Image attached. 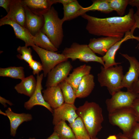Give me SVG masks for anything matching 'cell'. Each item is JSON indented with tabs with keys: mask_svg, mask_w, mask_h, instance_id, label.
Segmentation results:
<instances>
[{
	"mask_svg": "<svg viewBox=\"0 0 139 139\" xmlns=\"http://www.w3.org/2000/svg\"><path fill=\"white\" fill-rule=\"evenodd\" d=\"M134 9L131 8L127 14L123 16L99 18L86 13L81 16L87 21L85 28L90 34L122 39L134 26Z\"/></svg>",
	"mask_w": 139,
	"mask_h": 139,
	"instance_id": "6da1fadb",
	"label": "cell"
},
{
	"mask_svg": "<svg viewBox=\"0 0 139 139\" xmlns=\"http://www.w3.org/2000/svg\"><path fill=\"white\" fill-rule=\"evenodd\" d=\"M76 112L82 120L91 139L97 137L102 128L104 119L99 105L95 102L86 101L77 108Z\"/></svg>",
	"mask_w": 139,
	"mask_h": 139,
	"instance_id": "7a4b0ae2",
	"label": "cell"
},
{
	"mask_svg": "<svg viewBox=\"0 0 139 139\" xmlns=\"http://www.w3.org/2000/svg\"><path fill=\"white\" fill-rule=\"evenodd\" d=\"M45 24L42 30L49 38L55 46L58 49L62 42L64 36L62 19L53 6L43 15Z\"/></svg>",
	"mask_w": 139,
	"mask_h": 139,
	"instance_id": "3957f363",
	"label": "cell"
},
{
	"mask_svg": "<svg viewBox=\"0 0 139 139\" xmlns=\"http://www.w3.org/2000/svg\"><path fill=\"white\" fill-rule=\"evenodd\" d=\"M97 75L100 86H106L112 95L122 88V82L124 75L122 66L117 65L107 68L101 66Z\"/></svg>",
	"mask_w": 139,
	"mask_h": 139,
	"instance_id": "277c9868",
	"label": "cell"
},
{
	"mask_svg": "<svg viewBox=\"0 0 139 139\" xmlns=\"http://www.w3.org/2000/svg\"><path fill=\"white\" fill-rule=\"evenodd\" d=\"M108 119L110 124L118 127L123 134L127 137L137 122L131 107L120 109L109 113Z\"/></svg>",
	"mask_w": 139,
	"mask_h": 139,
	"instance_id": "5b68a950",
	"label": "cell"
},
{
	"mask_svg": "<svg viewBox=\"0 0 139 139\" xmlns=\"http://www.w3.org/2000/svg\"><path fill=\"white\" fill-rule=\"evenodd\" d=\"M68 59L72 61L77 59L85 62H93L105 65L102 57L96 55L86 44H81L76 42L72 43L69 47H66L62 53Z\"/></svg>",
	"mask_w": 139,
	"mask_h": 139,
	"instance_id": "8992f818",
	"label": "cell"
},
{
	"mask_svg": "<svg viewBox=\"0 0 139 139\" xmlns=\"http://www.w3.org/2000/svg\"><path fill=\"white\" fill-rule=\"evenodd\" d=\"M138 94L133 91H118L106 101L109 113L120 109L131 107Z\"/></svg>",
	"mask_w": 139,
	"mask_h": 139,
	"instance_id": "52a82bcc",
	"label": "cell"
},
{
	"mask_svg": "<svg viewBox=\"0 0 139 139\" xmlns=\"http://www.w3.org/2000/svg\"><path fill=\"white\" fill-rule=\"evenodd\" d=\"M32 47L40 58L45 77L47 76L49 73L57 65L68 60V59L62 54L47 50L36 45Z\"/></svg>",
	"mask_w": 139,
	"mask_h": 139,
	"instance_id": "ba28073f",
	"label": "cell"
},
{
	"mask_svg": "<svg viewBox=\"0 0 139 139\" xmlns=\"http://www.w3.org/2000/svg\"><path fill=\"white\" fill-rule=\"evenodd\" d=\"M72 68L71 62L68 60L58 64L48 74L45 86L47 88L58 85L65 80Z\"/></svg>",
	"mask_w": 139,
	"mask_h": 139,
	"instance_id": "9c48e42d",
	"label": "cell"
},
{
	"mask_svg": "<svg viewBox=\"0 0 139 139\" xmlns=\"http://www.w3.org/2000/svg\"><path fill=\"white\" fill-rule=\"evenodd\" d=\"M120 54L128 60L130 64L128 71L124 75L122 87V88H126L127 91H132L133 86L139 79V62L134 56H129L126 54Z\"/></svg>",
	"mask_w": 139,
	"mask_h": 139,
	"instance_id": "30bf717a",
	"label": "cell"
},
{
	"mask_svg": "<svg viewBox=\"0 0 139 139\" xmlns=\"http://www.w3.org/2000/svg\"><path fill=\"white\" fill-rule=\"evenodd\" d=\"M77 108L74 104L64 103L53 109V124L54 125L61 121H67L71 124L78 117L76 112Z\"/></svg>",
	"mask_w": 139,
	"mask_h": 139,
	"instance_id": "8fae6325",
	"label": "cell"
},
{
	"mask_svg": "<svg viewBox=\"0 0 139 139\" xmlns=\"http://www.w3.org/2000/svg\"><path fill=\"white\" fill-rule=\"evenodd\" d=\"M43 77V73L37 75V85L36 90L29 99L24 103V107L26 109L30 110L35 106H41L45 107L53 114V109L45 101L42 93L43 89L42 82Z\"/></svg>",
	"mask_w": 139,
	"mask_h": 139,
	"instance_id": "7c38bea8",
	"label": "cell"
},
{
	"mask_svg": "<svg viewBox=\"0 0 139 139\" xmlns=\"http://www.w3.org/2000/svg\"><path fill=\"white\" fill-rule=\"evenodd\" d=\"M5 25H9L13 28L16 37L24 41L25 46L32 47L35 46L33 41V36L25 27L11 19L3 17L0 20V26Z\"/></svg>",
	"mask_w": 139,
	"mask_h": 139,
	"instance_id": "4fadbf2b",
	"label": "cell"
},
{
	"mask_svg": "<svg viewBox=\"0 0 139 139\" xmlns=\"http://www.w3.org/2000/svg\"><path fill=\"white\" fill-rule=\"evenodd\" d=\"M121 39L111 37L91 38L88 46L94 53L103 56L114 45Z\"/></svg>",
	"mask_w": 139,
	"mask_h": 139,
	"instance_id": "5bb4252c",
	"label": "cell"
},
{
	"mask_svg": "<svg viewBox=\"0 0 139 139\" xmlns=\"http://www.w3.org/2000/svg\"><path fill=\"white\" fill-rule=\"evenodd\" d=\"M23 6L25 15V27L34 36L42 30L45 24L44 18L43 15L35 14L27 7Z\"/></svg>",
	"mask_w": 139,
	"mask_h": 139,
	"instance_id": "9a60e30c",
	"label": "cell"
},
{
	"mask_svg": "<svg viewBox=\"0 0 139 139\" xmlns=\"http://www.w3.org/2000/svg\"><path fill=\"white\" fill-rule=\"evenodd\" d=\"M135 39L139 41V37L135 36L130 31L126 33L124 37L114 45L102 57L104 62L105 68L114 66L120 64L121 63L116 62L115 60L116 53L122 44L124 42L130 39Z\"/></svg>",
	"mask_w": 139,
	"mask_h": 139,
	"instance_id": "2e32d148",
	"label": "cell"
},
{
	"mask_svg": "<svg viewBox=\"0 0 139 139\" xmlns=\"http://www.w3.org/2000/svg\"><path fill=\"white\" fill-rule=\"evenodd\" d=\"M45 101L53 109L62 105L65 102L59 85L47 87L42 91Z\"/></svg>",
	"mask_w": 139,
	"mask_h": 139,
	"instance_id": "e0dca14e",
	"label": "cell"
},
{
	"mask_svg": "<svg viewBox=\"0 0 139 139\" xmlns=\"http://www.w3.org/2000/svg\"><path fill=\"white\" fill-rule=\"evenodd\" d=\"M3 17L11 19L25 27V12L21 0H11L9 11Z\"/></svg>",
	"mask_w": 139,
	"mask_h": 139,
	"instance_id": "ac0fdd59",
	"label": "cell"
},
{
	"mask_svg": "<svg viewBox=\"0 0 139 139\" xmlns=\"http://www.w3.org/2000/svg\"><path fill=\"white\" fill-rule=\"evenodd\" d=\"M5 113L10 120V134L13 137L15 136L17 129L21 124L24 122L30 121L33 119L31 114L23 113H15L10 107L8 108L5 111Z\"/></svg>",
	"mask_w": 139,
	"mask_h": 139,
	"instance_id": "d6986e66",
	"label": "cell"
},
{
	"mask_svg": "<svg viewBox=\"0 0 139 139\" xmlns=\"http://www.w3.org/2000/svg\"><path fill=\"white\" fill-rule=\"evenodd\" d=\"M91 68V66L86 64L80 65L74 69L72 72L65 80L71 86L75 94L83 78L90 74Z\"/></svg>",
	"mask_w": 139,
	"mask_h": 139,
	"instance_id": "ffe728a7",
	"label": "cell"
},
{
	"mask_svg": "<svg viewBox=\"0 0 139 139\" xmlns=\"http://www.w3.org/2000/svg\"><path fill=\"white\" fill-rule=\"evenodd\" d=\"M22 5L27 7L32 12L42 15L51 8L55 4V0H21Z\"/></svg>",
	"mask_w": 139,
	"mask_h": 139,
	"instance_id": "44dd1931",
	"label": "cell"
},
{
	"mask_svg": "<svg viewBox=\"0 0 139 139\" xmlns=\"http://www.w3.org/2000/svg\"><path fill=\"white\" fill-rule=\"evenodd\" d=\"M37 85V80L31 75L24 78L21 82L17 84L14 88L18 93L30 97L34 93Z\"/></svg>",
	"mask_w": 139,
	"mask_h": 139,
	"instance_id": "7402d4cb",
	"label": "cell"
},
{
	"mask_svg": "<svg viewBox=\"0 0 139 139\" xmlns=\"http://www.w3.org/2000/svg\"><path fill=\"white\" fill-rule=\"evenodd\" d=\"M94 78V76L90 74L83 77L76 93L77 98H84L90 94L95 86Z\"/></svg>",
	"mask_w": 139,
	"mask_h": 139,
	"instance_id": "603a6c76",
	"label": "cell"
},
{
	"mask_svg": "<svg viewBox=\"0 0 139 139\" xmlns=\"http://www.w3.org/2000/svg\"><path fill=\"white\" fill-rule=\"evenodd\" d=\"M63 6L64 16L62 20L63 22L81 16V12L83 7L77 1L74 0L70 3Z\"/></svg>",
	"mask_w": 139,
	"mask_h": 139,
	"instance_id": "cb8c5ba5",
	"label": "cell"
},
{
	"mask_svg": "<svg viewBox=\"0 0 139 139\" xmlns=\"http://www.w3.org/2000/svg\"><path fill=\"white\" fill-rule=\"evenodd\" d=\"M33 41L36 46L42 49L53 52L58 50L48 37L42 31L36 33L33 37Z\"/></svg>",
	"mask_w": 139,
	"mask_h": 139,
	"instance_id": "d4e9b609",
	"label": "cell"
},
{
	"mask_svg": "<svg viewBox=\"0 0 139 139\" xmlns=\"http://www.w3.org/2000/svg\"><path fill=\"white\" fill-rule=\"evenodd\" d=\"M92 4L87 7H83L81 12V16L87 12L97 11L105 13H109L113 10L109 5L108 0H92Z\"/></svg>",
	"mask_w": 139,
	"mask_h": 139,
	"instance_id": "484cf974",
	"label": "cell"
},
{
	"mask_svg": "<svg viewBox=\"0 0 139 139\" xmlns=\"http://www.w3.org/2000/svg\"><path fill=\"white\" fill-rule=\"evenodd\" d=\"M69 125L71 128L76 139H91L82 120L78 116Z\"/></svg>",
	"mask_w": 139,
	"mask_h": 139,
	"instance_id": "4316f807",
	"label": "cell"
},
{
	"mask_svg": "<svg viewBox=\"0 0 139 139\" xmlns=\"http://www.w3.org/2000/svg\"><path fill=\"white\" fill-rule=\"evenodd\" d=\"M54 131L60 139H76L71 127L64 121H61L54 125Z\"/></svg>",
	"mask_w": 139,
	"mask_h": 139,
	"instance_id": "83f0119b",
	"label": "cell"
},
{
	"mask_svg": "<svg viewBox=\"0 0 139 139\" xmlns=\"http://www.w3.org/2000/svg\"><path fill=\"white\" fill-rule=\"evenodd\" d=\"M0 76L22 80L25 78L24 68L22 66H11L0 68Z\"/></svg>",
	"mask_w": 139,
	"mask_h": 139,
	"instance_id": "f1b7e54d",
	"label": "cell"
},
{
	"mask_svg": "<svg viewBox=\"0 0 139 139\" xmlns=\"http://www.w3.org/2000/svg\"><path fill=\"white\" fill-rule=\"evenodd\" d=\"M58 85L63 95L65 103L74 104L77 98L76 94L71 85L64 80Z\"/></svg>",
	"mask_w": 139,
	"mask_h": 139,
	"instance_id": "f546056e",
	"label": "cell"
},
{
	"mask_svg": "<svg viewBox=\"0 0 139 139\" xmlns=\"http://www.w3.org/2000/svg\"><path fill=\"white\" fill-rule=\"evenodd\" d=\"M109 5L113 11L116 12L119 16H124L129 0H108Z\"/></svg>",
	"mask_w": 139,
	"mask_h": 139,
	"instance_id": "4dcf8cb0",
	"label": "cell"
},
{
	"mask_svg": "<svg viewBox=\"0 0 139 139\" xmlns=\"http://www.w3.org/2000/svg\"><path fill=\"white\" fill-rule=\"evenodd\" d=\"M19 53L17 57L19 59L23 60L28 64L33 59L32 54V50L30 48L25 46H19L17 49Z\"/></svg>",
	"mask_w": 139,
	"mask_h": 139,
	"instance_id": "1f68e13d",
	"label": "cell"
},
{
	"mask_svg": "<svg viewBox=\"0 0 139 139\" xmlns=\"http://www.w3.org/2000/svg\"><path fill=\"white\" fill-rule=\"evenodd\" d=\"M30 67L33 70V74L34 75H39V72L43 70L42 64L39 62L33 60L29 64Z\"/></svg>",
	"mask_w": 139,
	"mask_h": 139,
	"instance_id": "d6a6232c",
	"label": "cell"
},
{
	"mask_svg": "<svg viewBox=\"0 0 139 139\" xmlns=\"http://www.w3.org/2000/svg\"><path fill=\"white\" fill-rule=\"evenodd\" d=\"M137 122L139 123V94L134 100L131 107Z\"/></svg>",
	"mask_w": 139,
	"mask_h": 139,
	"instance_id": "836d02e7",
	"label": "cell"
},
{
	"mask_svg": "<svg viewBox=\"0 0 139 139\" xmlns=\"http://www.w3.org/2000/svg\"><path fill=\"white\" fill-rule=\"evenodd\" d=\"M128 137L130 139H139V123H136Z\"/></svg>",
	"mask_w": 139,
	"mask_h": 139,
	"instance_id": "e575fe53",
	"label": "cell"
},
{
	"mask_svg": "<svg viewBox=\"0 0 139 139\" xmlns=\"http://www.w3.org/2000/svg\"><path fill=\"white\" fill-rule=\"evenodd\" d=\"M11 0H0V6L4 8L7 13L9 11Z\"/></svg>",
	"mask_w": 139,
	"mask_h": 139,
	"instance_id": "d590c367",
	"label": "cell"
},
{
	"mask_svg": "<svg viewBox=\"0 0 139 139\" xmlns=\"http://www.w3.org/2000/svg\"><path fill=\"white\" fill-rule=\"evenodd\" d=\"M134 17L135 20V24L130 31L131 32L132 34H133L134 31L136 28H138L139 29V16L135 13ZM136 48H137L139 50V41Z\"/></svg>",
	"mask_w": 139,
	"mask_h": 139,
	"instance_id": "8d00e7d4",
	"label": "cell"
},
{
	"mask_svg": "<svg viewBox=\"0 0 139 139\" xmlns=\"http://www.w3.org/2000/svg\"><path fill=\"white\" fill-rule=\"evenodd\" d=\"M0 102L5 108L7 107L6 103L8 104L10 106L13 105V103L10 100H7L1 96H0Z\"/></svg>",
	"mask_w": 139,
	"mask_h": 139,
	"instance_id": "74e56055",
	"label": "cell"
},
{
	"mask_svg": "<svg viewBox=\"0 0 139 139\" xmlns=\"http://www.w3.org/2000/svg\"><path fill=\"white\" fill-rule=\"evenodd\" d=\"M74 0H55V3H59L62 4L63 5L67 4L72 2Z\"/></svg>",
	"mask_w": 139,
	"mask_h": 139,
	"instance_id": "f35d334b",
	"label": "cell"
},
{
	"mask_svg": "<svg viewBox=\"0 0 139 139\" xmlns=\"http://www.w3.org/2000/svg\"><path fill=\"white\" fill-rule=\"evenodd\" d=\"M129 4L132 7H139V0H129Z\"/></svg>",
	"mask_w": 139,
	"mask_h": 139,
	"instance_id": "ab89813d",
	"label": "cell"
},
{
	"mask_svg": "<svg viewBox=\"0 0 139 139\" xmlns=\"http://www.w3.org/2000/svg\"><path fill=\"white\" fill-rule=\"evenodd\" d=\"M132 91L139 94V79L133 86Z\"/></svg>",
	"mask_w": 139,
	"mask_h": 139,
	"instance_id": "60d3db41",
	"label": "cell"
},
{
	"mask_svg": "<svg viewBox=\"0 0 139 139\" xmlns=\"http://www.w3.org/2000/svg\"><path fill=\"white\" fill-rule=\"evenodd\" d=\"M46 139H60L57 133L54 131L53 133Z\"/></svg>",
	"mask_w": 139,
	"mask_h": 139,
	"instance_id": "b9f144b4",
	"label": "cell"
},
{
	"mask_svg": "<svg viewBox=\"0 0 139 139\" xmlns=\"http://www.w3.org/2000/svg\"><path fill=\"white\" fill-rule=\"evenodd\" d=\"M117 136L118 139H130L123 134L121 133H119Z\"/></svg>",
	"mask_w": 139,
	"mask_h": 139,
	"instance_id": "7bdbcfd3",
	"label": "cell"
},
{
	"mask_svg": "<svg viewBox=\"0 0 139 139\" xmlns=\"http://www.w3.org/2000/svg\"><path fill=\"white\" fill-rule=\"evenodd\" d=\"M106 139H118V138L117 136L113 135L109 136Z\"/></svg>",
	"mask_w": 139,
	"mask_h": 139,
	"instance_id": "ee69618b",
	"label": "cell"
},
{
	"mask_svg": "<svg viewBox=\"0 0 139 139\" xmlns=\"http://www.w3.org/2000/svg\"><path fill=\"white\" fill-rule=\"evenodd\" d=\"M135 14L139 16V7L137 8V11Z\"/></svg>",
	"mask_w": 139,
	"mask_h": 139,
	"instance_id": "f6af8a7d",
	"label": "cell"
},
{
	"mask_svg": "<svg viewBox=\"0 0 139 139\" xmlns=\"http://www.w3.org/2000/svg\"><path fill=\"white\" fill-rule=\"evenodd\" d=\"M28 139H36L35 137H30Z\"/></svg>",
	"mask_w": 139,
	"mask_h": 139,
	"instance_id": "bcb514c9",
	"label": "cell"
},
{
	"mask_svg": "<svg viewBox=\"0 0 139 139\" xmlns=\"http://www.w3.org/2000/svg\"><path fill=\"white\" fill-rule=\"evenodd\" d=\"M98 139V138L97 137L96 138H94V139Z\"/></svg>",
	"mask_w": 139,
	"mask_h": 139,
	"instance_id": "7dc6e473",
	"label": "cell"
},
{
	"mask_svg": "<svg viewBox=\"0 0 139 139\" xmlns=\"http://www.w3.org/2000/svg\"><path fill=\"white\" fill-rule=\"evenodd\" d=\"M13 139L12 138V139Z\"/></svg>",
	"mask_w": 139,
	"mask_h": 139,
	"instance_id": "c3c4849f",
	"label": "cell"
}]
</instances>
